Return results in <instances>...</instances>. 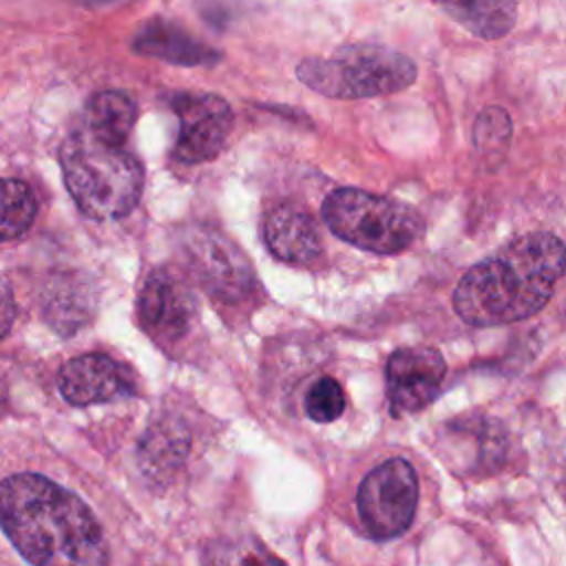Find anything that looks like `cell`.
<instances>
[{"instance_id": "obj_1", "label": "cell", "mask_w": 566, "mask_h": 566, "mask_svg": "<svg viewBox=\"0 0 566 566\" xmlns=\"http://www.w3.org/2000/svg\"><path fill=\"white\" fill-rule=\"evenodd\" d=\"M0 528L31 566L108 564V544L91 509L38 473L0 484Z\"/></svg>"}, {"instance_id": "obj_2", "label": "cell", "mask_w": 566, "mask_h": 566, "mask_svg": "<svg viewBox=\"0 0 566 566\" xmlns=\"http://www.w3.org/2000/svg\"><path fill=\"white\" fill-rule=\"evenodd\" d=\"M566 270V245L551 232H528L460 279L453 305L475 327L506 325L539 312Z\"/></svg>"}, {"instance_id": "obj_3", "label": "cell", "mask_w": 566, "mask_h": 566, "mask_svg": "<svg viewBox=\"0 0 566 566\" xmlns=\"http://www.w3.org/2000/svg\"><path fill=\"white\" fill-rule=\"evenodd\" d=\"M64 184L77 208L93 219L126 217L139 201L144 172L126 144L93 133L86 124L71 130L60 148Z\"/></svg>"}, {"instance_id": "obj_4", "label": "cell", "mask_w": 566, "mask_h": 566, "mask_svg": "<svg viewBox=\"0 0 566 566\" xmlns=\"http://www.w3.org/2000/svg\"><path fill=\"white\" fill-rule=\"evenodd\" d=\"M416 73L407 55L378 44H345L332 57H305L296 66L305 86L336 99L398 93L413 84Z\"/></svg>"}, {"instance_id": "obj_5", "label": "cell", "mask_w": 566, "mask_h": 566, "mask_svg": "<svg viewBox=\"0 0 566 566\" xmlns=\"http://www.w3.org/2000/svg\"><path fill=\"white\" fill-rule=\"evenodd\" d=\"M323 219L338 239L374 254L405 252L424 232V221L411 206L358 188L329 192Z\"/></svg>"}, {"instance_id": "obj_6", "label": "cell", "mask_w": 566, "mask_h": 566, "mask_svg": "<svg viewBox=\"0 0 566 566\" xmlns=\"http://www.w3.org/2000/svg\"><path fill=\"white\" fill-rule=\"evenodd\" d=\"M184 263L199 285L223 303H239L252 294L256 281L245 254L219 230L188 228L181 239Z\"/></svg>"}, {"instance_id": "obj_7", "label": "cell", "mask_w": 566, "mask_h": 566, "mask_svg": "<svg viewBox=\"0 0 566 566\" xmlns=\"http://www.w3.org/2000/svg\"><path fill=\"white\" fill-rule=\"evenodd\" d=\"M358 515L374 539H391L409 528L418 506V475L402 458L371 469L358 486Z\"/></svg>"}, {"instance_id": "obj_8", "label": "cell", "mask_w": 566, "mask_h": 566, "mask_svg": "<svg viewBox=\"0 0 566 566\" xmlns=\"http://www.w3.org/2000/svg\"><path fill=\"white\" fill-rule=\"evenodd\" d=\"M179 135L172 155L181 164H201L217 157L232 130L230 104L212 93H181L172 97Z\"/></svg>"}, {"instance_id": "obj_9", "label": "cell", "mask_w": 566, "mask_h": 566, "mask_svg": "<svg viewBox=\"0 0 566 566\" xmlns=\"http://www.w3.org/2000/svg\"><path fill=\"white\" fill-rule=\"evenodd\" d=\"M137 316L144 332L159 345L181 340L195 325L197 301L184 276L159 268L142 283Z\"/></svg>"}, {"instance_id": "obj_10", "label": "cell", "mask_w": 566, "mask_h": 566, "mask_svg": "<svg viewBox=\"0 0 566 566\" xmlns=\"http://www.w3.org/2000/svg\"><path fill=\"white\" fill-rule=\"evenodd\" d=\"M447 374L442 354L433 347L396 349L385 369L387 398L394 416L424 409L438 394Z\"/></svg>"}, {"instance_id": "obj_11", "label": "cell", "mask_w": 566, "mask_h": 566, "mask_svg": "<svg viewBox=\"0 0 566 566\" xmlns=\"http://www.w3.org/2000/svg\"><path fill=\"white\" fill-rule=\"evenodd\" d=\"M449 464L464 473H493L506 458V431L489 416H464L447 422L442 438Z\"/></svg>"}, {"instance_id": "obj_12", "label": "cell", "mask_w": 566, "mask_h": 566, "mask_svg": "<svg viewBox=\"0 0 566 566\" xmlns=\"http://www.w3.org/2000/svg\"><path fill=\"white\" fill-rule=\"evenodd\" d=\"M57 385L71 405L84 407L130 394L133 376L106 354H82L64 363Z\"/></svg>"}, {"instance_id": "obj_13", "label": "cell", "mask_w": 566, "mask_h": 566, "mask_svg": "<svg viewBox=\"0 0 566 566\" xmlns=\"http://www.w3.org/2000/svg\"><path fill=\"white\" fill-rule=\"evenodd\" d=\"M263 239L276 259L292 265H310L323 254L312 217L292 203H279L265 214Z\"/></svg>"}, {"instance_id": "obj_14", "label": "cell", "mask_w": 566, "mask_h": 566, "mask_svg": "<svg viewBox=\"0 0 566 566\" xmlns=\"http://www.w3.org/2000/svg\"><path fill=\"white\" fill-rule=\"evenodd\" d=\"M97 305V290L82 272H55L42 292V314L46 323L69 336L84 327Z\"/></svg>"}, {"instance_id": "obj_15", "label": "cell", "mask_w": 566, "mask_h": 566, "mask_svg": "<svg viewBox=\"0 0 566 566\" xmlns=\"http://www.w3.org/2000/svg\"><path fill=\"white\" fill-rule=\"evenodd\" d=\"M133 49L142 55L159 57V60H166L172 64H186V66L212 64L214 60H219V53L214 49L192 38L179 24L159 20V18L146 22L137 31L133 40Z\"/></svg>"}, {"instance_id": "obj_16", "label": "cell", "mask_w": 566, "mask_h": 566, "mask_svg": "<svg viewBox=\"0 0 566 566\" xmlns=\"http://www.w3.org/2000/svg\"><path fill=\"white\" fill-rule=\"evenodd\" d=\"M453 22L480 40L504 38L517 20V0H433Z\"/></svg>"}, {"instance_id": "obj_17", "label": "cell", "mask_w": 566, "mask_h": 566, "mask_svg": "<svg viewBox=\"0 0 566 566\" xmlns=\"http://www.w3.org/2000/svg\"><path fill=\"white\" fill-rule=\"evenodd\" d=\"M137 119L135 102L122 93V91H102L97 93L86 108V117L82 124H86L93 133L126 144L133 126Z\"/></svg>"}, {"instance_id": "obj_18", "label": "cell", "mask_w": 566, "mask_h": 566, "mask_svg": "<svg viewBox=\"0 0 566 566\" xmlns=\"http://www.w3.org/2000/svg\"><path fill=\"white\" fill-rule=\"evenodd\" d=\"M203 566H285L259 537H221L206 546Z\"/></svg>"}, {"instance_id": "obj_19", "label": "cell", "mask_w": 566, "mask_h": 566, "mask_svg": "<svg viewBox=\"0 0 566 566\" xmlns=\"http://www.w3.org/2000/svg\"><path fill=\"white\" fill-rule=\"evenodd\" d=\"M38 212L33 190L20 179H0V243L22 237Z\"/></svg>"}, {"instance_id": "obj_20", "label": "cell", "mask_w": 566, "mask_h": 566, "mask_svg": "<svg viewBox=\"0 0 566 566\" xmlns=\"http://www.w3.org/2000/svg\"><path fill=\"white\" fill-rule=\"evenodd\" d=\"M186 447L188 442L179 427L157 424L146 433L144 442L139 444V451H142L144 467L150 473H166V471H172L175 464L184 458Z\"/></svg>"}, {"instance_id": "obj_21", "label": "cell", "mask_w": 566, "mask_h": 566, "mask_svg": "<svg viewBox=\"0 0 566 566\" xmlns=\"http://www.w3.org/2000/svg\"><path fill=\"white\" fill-rule=\"evenodd\" d=\"M345 391L338 380L323 376L305 394V411L314 422H334L345 411Z\"/></svg>"}, {"instance_id": "obj_22", "label": "cell", "mask_w": 566, "mask_h": 566, "mask_svg": "<svg viewBox=\"0 0 566 566\" xmlns=\"http://www.w3.org/2000/svg\"><path fill=\"white\" fill-rule=\"evenodd\" d=\"M511 137V119L506 111L491 106L480 113L475 128H473V142L482 153H502Z\"/></svg>"}, {"instance_id": "obj_23", "label": "cell", "mask_w": 566, "mask_h": 566, "mask_svg": "<svg viewBox=\"0 0 566 566\" xmlns=\"http://www.w3.org/2000/svg\"><path fill=\"white\" fill-rule=\"evenodd\" d=\"M15 318V301L7 279L0 274V338H4Z\"/></svg>"}]
</instances>
